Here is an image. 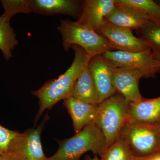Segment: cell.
<instances>
[{
    "label": "cell",
    "mask_w": 160,
    "mask_h": 160,
    "mask_svg": "<svg viewBox=\"0 0 160 160\" xmlns=\"http://www.w3.org/2000/svg\"><path fill=\"white\" fill-rule=\"evenodd\" d=\"M71 49L74 51V58L69 69L57 78L49 80L39 89L31 91L32 95L38 99L39 109L35 123L46 109H51L61 100L71 97L73 84L91 60L87 52L80 46H73Z\"/></svg>",
    "instance_id": "obj_1"
},
{
    "label": "cell",
    "mask_w": 160,
    "mask_h": 160,
    "mask_svg": "<svg viewBox=\"0 0 160 160\" xmlns=\"http://www.w3.org/2000/svg\"><path fill=\"white\" fill-rule=\"evenodd\" d=\"M58 142V149L46 160H79L83 154L89 151L101 157L107 149L105 136L93 122L74 136Z\"/></svg>",
    "instance_id": "obj_2"
},
{
    "label": "cell",
    "mask_w": 160,
    "mask_h": 160,
    "mask_svg": "<svg viewBox=\"0 0 160 160\" xmlns=\"http://www.w3.org/2000/svg\"><path fill=\"white\" fill-rule=\"evenodd\" d=\"M129 103L117 92L99 104L93 122L105 136L107 148L118 138L121 130L129 121Z\"/></svg>",
    "instance_id": "obj_3"
},
{
    "label": "cell",
    "mask_w": 160,
    "mask_h": 160,
    "mask_svg": "<svg viewBox=\"0 0 160 160\" xmlns=\"http://www.w3.org/2000/svg\"><path fill=\"white\" fill-rule=\"evenodd\" d=\"M57 29L62 36L63 49L67 52L72 46H78L82 48L92 59L112 50L105 38L76 21L60 20Z\"/></svg>",
    "instance_id": "obj_4"
},
{
    "label": "cell",
    "mask_w": 160,
    "mask_h": 160,
    "mask_svg": "<svg viewBox=\"0 0 160 160\" xmlns=\"http://www.w3.org/2000/svg\"><path fill=\"white\" fill-rule=\"evenodd\" d=\"M119 138L135 156L147 157L160 152V124L129 121Z\"/></svg>",
    "instance_id": "obj_5"
},
{
    "label": "cell",
    "mask_w": 160,
    "mask_h": 160,
    "mask_svg": "<svg viewBox=\"0 0 160 160\" xmlns=\"http://www.w3.org/2000/svg\"><path fill=\"white\" fill-rule=\"evenodd\" d=\"M102 55L116 67L138 69L145 78L153 77L160 72V63L153 57L151 49L140 52L109 50Z\"/></svg>",
    "instance_id": "obj_6"
},
{
    "label": "cell",
    "mask_w": 160,
    "mask_h": 160,
    "mask_svg": "<svg viewBox=\"0 0 160 160\" xmlns=\"http://www.w3.org/2000/svg\"><path fill=\"white\" fill-rule=\"evenodd\" d=\"M47 118L45 117L42 122L37 128L29 129L22 133L19 132L12 142L8 152L17 160H46L41 135L48 120Z\"/></svg>",
    "instance_id": "obj_7"
},
{
    "label": "cell",
    "mask_w": 160,
    "mask_h": 160,
    "mask_svg": "<svg viewBox=\"0 0 160 160\" xmlns=\"http://www.w3.org/2000/svg\"><path fill=\"white\" fill-rule=\"evenodd\" d=\"M96 32L108 41L112 50L140 52L151 49L146 40L135 36L129 29L105 22Z\"/></svg>",
    "instance_id": "obj_8"
},
{
    "label": "cell",
    "mask_w": 160,
    "mask_h": 160,
    "mask_svg": "<svg viewBox=\"0 0 160 160\" xmlns=\"http://www.w3.org/2000/svg\"><path fill=\"white\" fill-rule=\"evenodd\" d=\"M112 78L115 89L130 102H137L142 97L139 89L140 79L145 78L142 71L138 69L117 68L114 66Z\"/></svg>",
    "instance_id": "obj_9"
},
{
    "label": "cell",
    "mask_w": 160,
    "mask_h": 160,
    "mask_svg": "<svg viewBox=\"0 0 160 160\" xmlns=\"http://www.w3.org/2000/svg\"><path fill=\"white\" fill-rule=\"evenodd\" d=\"M88 66L91 71L100 103L117 92L112 78V71L115 66L102 55L91 59Z\"/></svg>",
    "instance_id": "obj_10"
},
{
    "label": "cell",
    "mask_w": 160,
    "mask_h": 160,
    "mask_svg": "<svg viewBox=\"0 0 160 160\" xmlns=\"http://www.w3.org/2000/svg\"><path fill=\"white\" fill-rule=\"evenodd\" d=\"M115 0H86L76 22L94 31L105 22V18L116 6Z\"/></svg>",
    "instance_id": "obj_11"
},
{
    "label": "cell",
    "mask_w": 160,
    "mask_h": 160,
    "mask_svg": "<svg viewBox=\"0 0 160 160\" xmlns=\"http://www.w3.org/2000/svg\"><path fill=\"white\" fill-rule=\"evenodd\" d=\"M30 2L32 12L46 15H67L77 20L84 2L77 0H30Z\"/></svg>",
    "instance_id": "obj_12"
},
{
    "label": "cell",
    "mask_w": 160,
    "mask_h": 160,
    "mask_svg": "<svg viewBox=\"0 0 160 160\" xmlns=\"http://www.w3.org/2000/svg\"><path fill=\"white\" fill-rule=\"evenodd\" d=\"M63 101V105L72 120L75 134L93 122L97 114L98 105L84 102L72 97L66 98Z\"/></svg>",
    "instance_id": "obj_13"
},
{
    "label": "cell",
    "mask_w": 160,
    "mask_h": 160,
    "mask_svg": "<svg viewBox=\"0 0 160 160\" xmlns=\"http://www.w3.org/2000/svg\"><path fill=\"white\" fill-rule=\"evenodd\" d=\"M116 3L114 9L105 18L106 22L132 31L139 30L149 21L146 17L133 8Z\"/></svg>",
    "instance_id": "obj_14"
},
{
    "label": "cell",
    "mask_w": 160,
    "mask_h": 160,
    "mask_svg": "<svg viewBox=\"0 0 160 160\" xmlns=\"http://www.w3.org/2000/svg\"><path fill=\"white\" fill-rule=\"evenodd\" d=\"M129 121L143 123H159L160 97L152 99L142 98L137 102H130Z\"/></svg>",
    "instance_id": "obj_15"
},
{
    "label": "cell",
    "mask_w": 160,
    "mask_h": 160,
    "mask_svg": "<svg viewBox=\"0 0 160 160\" xmlns=\"http://www.w3.org/2000/svg\"><path fill=\"white\" fill-rule=\"evenodd\" d=\"M71 97L92 105L99 104L97 90L88 66L82 71L73 84Z\"/></svg>",
    "instance_id": "obj_16"
},
{
    "label": "cell",
    "mask_w": 160,
    "mask_h": 160,
    "mask_svg": "<svg viewBox=\"0 0 160 160\" xmlns=\"http://www.w3.org/2000/svg\"><path fill=\"white\" fill-rule=\"evenodd\" d=\"M10 20L4 14L0 16V50L7 61L12 58V51L18 44L16 34L10 25Z\"/></svg>",
    "instance_id": "obj_17"
},
{
    "label": "cell",
    "mask_w": 160,
    "mask_h": 160,
    "mask_svg": "<svg viewBox=\"0 0 160 160\" xmlns=\"http://www.w3.org/2000/svg\"><path fill=\"white\" fill-rule=\"evenodd\" d=\"M116 2L126 5L139 12L149 21L160 22V5L152 0H115Z\"/></svg>",
    "instance_id": "obj_18"
},
{
    "label": "cell",
    "mask_w": 160,
    "mask_h": 160,
    "mask_svg": "<svg viewBox=\"0 0 160 160\" xmlns=\"http://www.w3.org/2000/svg\"><path fill=\"white\" fill-rule=\"evenodd\" d=\"M99 160H138L119 138L107 147Z\"/></svg>",
    "instance_id": "obj_19"
},
{
    "label": "cell",
    "mask_w": 160,
    "mask_h": 160,
    "mask_svg": "<svg viewBox=\"0 0 160 160\" xmlns=\"http://www.w3.org/2000/svg\"><path fill=\"white\" fill-rule=\"evenodd\" d=\"M142 38L149 43L152 52H160V22L148 21L139 29Z\"/></svg>",
    "instance_id": "obj_20"
},
{
    "label": "cell",
    "mask_w": 160,
    "mask_h": 160,
    "mask_svg": "<svg viewBox=\"0 0 160 160\" xmlns=\"http://www.w3.org/2000/svg\"><path fill=\"white\" fill-rule=\"evenodd\" d=\"M4 9L3 14L11 19L18 13H29L32 12L30 0H2Z\"/></svg>",
    "instance_id": "obj_21"
},
{
    "label": "cell",
    "mask_w": 160,
    "mask_h": 160,
    "mask_svg": "<svg viewBox=\"0 0 160 160\" xmlns=\"http://www.w3.org/2000/svg\"><path fill=\"white\" fill-rule=\"evenodd\" d=\"M18 133L0 125V153L8 152L12 142Z\"/></svg>",
    "instance_id": "obj_22"
},
{
    "label": "cell",
    "mask_w": 160,
    "mask_h": 160,
    "mask_svg": "<svg viewBox=\"0 0 160 160\" xmlns=\"http://www.w3.org/2000/svg\"><path fill=\"white\" fill-rule=\"evenodd\" d=\"M0 160H17L9 152L0 153Z\"/></svg>",
    "instance_id": "obj_23"
},
{
    "label": "cell",
    "mask_w": 160,
    "mask_h": 160,
    "mask_svg": "<svg viewBox=\"0 0 160 160\" xmlns=\"http://www.w3.org/2000/svg\"><path fill=\"white\" fill-rule=\"evenodd\" d=\"M149 160H160V152L150 156Z\"/></svg>",
    "instance_id": "obj_24"
},
{
    "label": "cell",
    "mask_w": 160,
    "mask_h": 160,
    "mask_svg": "<svg viewBox=\"0 0 160 160\" xmlns=\"http://www.w3.org/2000/svg\"><path fill=\"white\" fill-rule=\"evenodd\" d=\"M152 53L154 58L160 63V52H152Z\"/></svg>",
    "instance_id": "obj_25"
},
{
    "label": "cell",
    "mask_w": 160,
    "mask_h": 160,
    "mask_svg": "<svg viewBox=\"0 0 160 160\" xmlns=\"http://www.w3.org/2000/svg\"><path fill=\"white\" fill-rule=\"evenodd\" d=\"M84 160H99L98 157L97 156H94V157L93 158H91V157L89 156V155H87L86 156V157L85 158Z\"/></svg>",
    "instance_id": "obj_26"
},
{
    "label": "cell",
    "mask_w": 160,
    "mask_h": 160,
    "mask_svg": "<svg viewBox=\"0 0 160 160\" xmlns=\"http://www.w3.org/2000/svg\"><path fill=\"white\" fill-rule=\"evenodd\" d=\"M149 157L150 156L147 157L140 158L138 160H149Z\"/></svg>",
    "instance_id": "obj_27"
},
{
    "label": "cell",
    "mask_w": 160,
    "mask_h": 160,
    "mask_svg": "<svg viewBox=\"0 0 160 160\" xmlns=\"http://www.w3.org/2000/svg\"><path fill=\"white\" fill-rule=\"evenodd\" d=\"M159 123H160V121Z\"/></svg>",
    "instance_id": "obj_28"
},
{
    "label": "cell",
    "mask_w": 160,
    "mask_h": 160,
    "mask_svg": "<svg viewBox=\"0 0 160 160\" xmlns=\"http://www.w3.org/2000/svg\"><path fill=\"white\" fill-rule=\"evenodd\" d=\"M159 4V5H160V4Z\"/></svg>",
    "instance_id": "obj_29"
}]
</instances>
